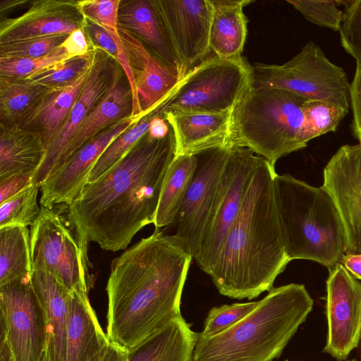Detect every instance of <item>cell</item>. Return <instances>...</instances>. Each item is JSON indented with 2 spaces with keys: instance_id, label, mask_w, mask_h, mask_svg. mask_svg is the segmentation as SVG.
<instances>
[{
  "instance_id": "obj_40",
  "label": "cell",
  "mask_w": 361,
  "mask_h": 361,
  "mask_svg": "<svg viewBox=\"0 0 361 361\" xmlns=\"http://www.w3.org/2000/svg\"><path fill=\"white\" fill-rule=\"evenodd\" d=\"M345 10L339 30L342 47L361 65V0L344 1Z\"/></svg>"
},
{
  "instance_id": "obj_15",
  "label": "cell",
  "mask_w": 361,
  "mask_h": 361,
  "mask_svg": "<svg viewBox=\"0 0 361 361\" xmlns=\"http://www.w3.org/2000/svg\"><path fill=\"white\" fill-rule=\"evenodd\" d=\"M323 178L345 231L346 253H361V144L341 146L325 166Z\"/></svg>"
},
{
  "instance_id": "obj_37",
  "label": "cell",
  "mask_w": 361,
  "mask_h": 361,
  "mask_svg": "<svg viewBox=\"0 0 361 361\" xmlns=\"http://www.w3.org/2000/svg\"><path fill=\"white\" fill-rule=\"evenodd\" d=\"M308 21L321 27L339 31L343 11L339 8L343 0H287Z\"/></svg>"
},
{
  "instance_id": "obj_47",
  "label": "cell",
  "mask_w": 361,
  "mask_h": 361,
  "mask_svg": "<svg viewBox=\"0 0 361 361\" xmlns=\"http://www.w3.org/2000/svg\"><path fill=\"white\" fill-rule=\"evenodd\" d=\"M0 361H14L13 356L7 340L0 343Z\"/></svg>"
},
{
  "instance_id": "obj_49",
  "label": "cell",
  "mask_w": 361,
  "mask_h": 361,
  "mask_svg": "<svg viewBox=\"0 0 361 361\" xmlns=\"http://www.w3.org/2000/svg\"><path fill=\"white\" fill-rule=\"evenodd\" d=\"M345 361H357V360H355V359H353V360H345Z\"/></svg>"
},
{
  "instance_id": "obj_11",
  "label": "cell",
  "mask_w": 361,
  "mask_h": 361,
  "mask_svg": "<svg viewBox=\"0 0 361 361\" xmlns=\"http://www.w3.org/2000/svg\"><path fill=\"white\" fill-rule=\"evenodd\" d=\"M257 159L258 155L246 147H231L202 242L194 258L208 275L239 214Z\"/></svg>"
},
{
  "instance_id": "obj_17",
  "label": "cell",
  "mask_w": 361,
  "mask_h": 361,
  "mask_svg": "<svg viewBox=\"0 0 361 361\" xmlns=\"http://www.w3.org/2000/svg\"><path fill=\"white\" fill-rule=\"evenodd\" d=\"M141 119L135 116L126 118L85 143L41 187L40 204L51 208L61 203L69 204L87 184L93 166L107 147Z\"/></svg>"
},
{
  "instance_id": "obj_24",
  "label": "cell",
  "mask_w": 361,
  "mask_h": 361,
  "mask_svg": "<svg viewBox=\"0 0 361 361\" xmlns=\"http://www.w3.org/2000/svg\"><path fill=\"white\" fill-rule=\"evenodd\" d=\"M88 292H70L67 318V361H89L110 342L92 308Z\"/></svg>"
},
{
  "instance_id": "obj_18",
  "label": "cell",
  "mask_w": 361,
  "mask_h": 361,
  "mask_svg": "<svg viewBox=\"0 0 361 361\" xmlns=\"http://www.w3.org/2000/svg\"><path fill=\"white\" fill-rule=\"evenodd\" d=\"M118 30L133 78L140 114L144 117L166 101L183 77L133 33L118 25Z\"/></svg>"
},
{
  "instance_id": "obj_12",
  "label": "cell",
  "mask_w": 361,
  "mask_h": 361,
  "mask_svg": "<svg viewBox=\"0 0 361 361\" xmlns=\"http://www.w3.org/2000/svg\"><path fill=\"white\" fill-rule=\"evenodd\" d=\"M231 147L211 148L195 154L196 169L174 223L173 234L192 259L199 252Z\"/></svg>"
},
{
  "instance_id": "obj_26",
  "label": "cell",
  "mask_w": 361,
  "mask_h": 361,
  "mask_svg": "<svg viewBox=\"0 0 361 361\" xmlns=\"http://www.w3.org/2000/svg\"><path fill=\"white\" fill-rule=\"evenodd\" d=\"M198 336L180 315L127 350V361H193Z\"/></svg>"
},
{
  "instance_id": "obj_44",
  "label": "cell",
  "mask_w": 361,
  "mask_h": 361,
  "mask_svg": "<svg viewBox=\"0 0 361 361\" xmlns=\"http://www.w3.org/2000/svg\"><path fill=\"white\" fill-rule=\"evenodd\" d=\"M89 361H127V350L110 341L99 354Z\"/></svg>"
},
{
  "instance_id": "obj_16",
  "label": "cell",
  "mask_w": 361,
  "mask_h": 361,
  "mask_svg": "<svg viewBox=\"0 0 361 361\" xmlns=\"http://www.w3.org/2000/svg\"><path fill=\"white\" fill-rule=\"evenodd\" d=\"M95 49L94 61L85 86L33 176V184L39 188L59 169L72 137L114 80L119 64L104 51Z\"/></svg>"
},
{
  "instance_id": "obj_29",
  "label": "cell",
  "mask_w": 361,
  "mask_h": 361,
  "mask_svg": "<svg viewBox=\"0 0 361 361\" xmlns=\"http://www.w3.org/2000/svg\"><path fill=\"white\" fill-rule=\"evenodd\" d=\"M197 166L195 155H176L161 185L154 225L156 229L174 224Z\"/></svg>"
},
{
  "instance_id": "obj_20",
  "label": "cell",
  "mask_w": 361,
  "mask_h": 361,
  "mask_svg": "<svg viewBox=\"0 0 361 361\" xmlns=\"http://www.w3.org/2000/svg\"><path fill=\"white\" fill-rule=\"evenodd\" d=\"M133 109L132 88L119 65L111 86L89 112L70 141L61 158L59 169L88 140L113 125L132 116Z\"/></svg>"
},
{
  "instance_id": "obj_31",
  "label": "cell",
  "mask_w": 361,
  "mask_h": 361,
  "mask_svg": "<svg viewBox=\"0 0 361 361\" xmlns=\"http://www.w3.org/2000/svg\"><path fill=\"white\" fill-rule=\"evenodd\" d=\"M32 272L30 231L27 227L0 228V286Z\"/></svg>"
},
{
  "instance_id": "obj_13",
  "label": "cell",
  "mask_w": 361,
  "mask_h": 361,
  "mask_svg": "<svg viewBox=\"0 0 361 361\" xmlns=\"http://www.w3.org/2000/svg\"><path fill=\"white\" fill-rule=\"evenodd\" d=\"M326 285L324 352L343 361L361 341V283L338 263L329 271Z\"/></svg>"
},
{
  "instance_id": "obj_36",
  "label": "cell",
  "mask_w": 361,
  "mask_h": 361,
  "mask_svg": "<svg viewBox=\"0 0 361 361\" xmlns=\"http://www.w3.org/2000/svg\"><path fill=\"white\" fill-rule=\"evenodd\" d=\"M157 113L154 111L119 135L104 150L93 166L88 182L96 180L121 159L149 130V123Z\"/></svg>"
},
{
  "instance_id": "obj_22",
  "label": "cell",
  "mask_w": 361,
  "mask_h": 361,
  "mask_svg": "<svg viewBox=\"0 0 361 361\" xmlns=\"http://www.w3.org/2000/svg\"><path fill=\"white\" fill-rule=\"evenodd\" d=\"M118 25L135 35L169 67L185 76L154 1H121Z\"/></svg>"
},
{
  "instance_id": "obj_8",
  "label": "cell",
  "mask_w": 361,
  "mask_h": 361,
  "mask_svg": "<svg viewBox=\"0 0 361 361\" xmlns=\"http://www.w3.org/2000/svg\"><path fill=\"white\" fill-rule=\"evenodd\" d=\"M253 87L285 90L308 100L324 101L349 112L350 86L345 71L329 60L313 41L282 65H252Z\"/></svg>"
},
{
  "instance_id": "obj_48",
  "label": "cell",
  "mask_w": 361,
  "mask_h": 361,
  "mask_svg": "<svg viewBox=\"0 0 361 361\" xmlns=\"http://www.w3.org/2000/svg\"><path fill=\"white\" fill-rule=\"evenodd\" d=\"M41 361H49L47 352L43 355Z\"/></svg>"
},
{
  "instance_id": "obj_6",
  "label": "cell",
  "mask_w": 361,
  "mask_h": 361,
  "mask_svg": "<svg viewBox=\"0 0 361 361\" xmlns=\"http://www.w3.org/2000/svg\"><path fill=\"white\" fill-rule=\"evenodd\" d=\"M307 99L271 87H253L235 106L227 145L246 147L271 166L305 148L302 105Z\"/></svg>"
},
{
  "instance_id": "obj_50",
  "label": "cell",
  "mask_w": 361,
  "mask_h": 361,
  "mask_svg": "<svg viewBox=\"0 0 361 361\" xmlns=\"http://www.w3.org/2000/svg\"><path fill=\"white\" fill-rule=\"evenodd\" d=\"M358 141L361 144V137L358 140Z\"/></svg>"
},
{
  "instance_id": "obj_14",
  "label": "cell",
  "mask_w": 361,
  "mask_h": 361,
  "mask_svg": "<svg viewBox=\"0 0 361 361\" xmlns=\"http://www.w3.org/2000/svg\"><path fill=\"white\" fill-rule=\"evenodd\" d=\"M183 75L211 51L212 0H155Z\"/></svg>"
},
{
  "instance_id": "obj_2",
  "label": "cell",
  "mask_w": 361,
  "mask_h": 361,
  "mask_svg": "<svg viewBox=\"0 0 361 361\" xmlns=\"http://www.w3.org/2000/svg\"><path fill=\"white\" fill-rule=\"evenodd\" d=\"M192 259L173 234L156 228L115 258L106 286L110 341L128 350L180 316Z\"/></svg>"
},
{
  "instance_id": "obj_3",
  "label": "cell",
  "mask_w": 361,
  "mask_h": 361,
  "mask_svg": "<svg viewBox=\"0 0 361 361\" xmlns=\"http://www.w3.org/2000/svg\"><path fill=\"white\" fill-rule=\"evenodd\" d=\"M276 174L275 166L258 156L239 214L209 274L221 295L256 298L273 288L290 262L274 200Z\"/></svg>"
},
{
  "instance_id": "obj_5",
  "label": "cell",
  "mask_w": 361,
  "mask_h": 361,
  "mask_svg": "<svg viewBox=\"0 0 361 361\" xmlns=\"http://www.w3.org/2000/svg\"><path fill=\"white\" fill-rule=\"evenodd\" d=\"M274 195L281 235L290 260L307 259L329 271L347 251L345 231L329 192L290 174H276Z\"/></svg>"
},
{
  "instance_id": "obj_4",
  "label": "cell",
  "mask_w": 361,
  "mask_h": 361,
  "mask_svg": "<svg viewBox=\"0 0 361 361\" xmlns=\"http://www.w3.org/2000/svg\"><path fill=\"white\" fill-rule=\"evenodd\" d=\"M312 307L313 300L303 284L273 287L235 325L211 337H198L193 361H273Z\"/></svg>"
},
{
  "instance_id": "obj_19",
  "label": "cell",
  "mask_w": 361,
  "mask_h": 361,
  "mask_svg": "<svg viewBox=\"0 0 361 361\" xmlns=\"http://www.w3.org/2000/svg\"><path fill=\"white\" fill-rule=\"evenodd\" d=\"M84 20L76 1H35L22 15L1 21L0 42L69 35L83 28Z\"/></svg>"
},
{
  "instance_id": "obj_43",
  "label": "cell",
  "mask_w": 361,
  "mask_h": 361,
  "mask_svg": "<svg viewBox=\"0 0 361 361\" xmlns=\"http://www.w3.org/2000/svg\"><path fill=\"white\" fill-rule=\"evenodd\" d=\"M32 184L33 176L26 174H13L0 179V204Z\"/></svg>"
},
{
  "instance_id": "obj_42",
  "label": "cell",
  "mask_w": 361,
  "mask_h": 361,
  "mask_svg": "<svg viewBox=\"0 0 361 361\" xmlns=\"http://www.w3.org/2000/svg\"><path fill=\"white\" fill-rule=\"evenodd\" d=\"M350 102L353 111L350 125L353 136L361 137V65L357 64L353 79L350 86Z\"/></svg>"
},
{
  "instance_id": "obj_1",
  "label": "cell",
  "mask_w": 361,
  "mask_h": 361,
  "mask_svg": "<svg viewBox=\"0 0 361 361\" xmlns=\"http://www.w3.org/2000/svg\"><path fill=\"white\" fill-rule=\"evenodd\" d=\"M175 156L171 126L161 139L147 132L68 204V223L85 256L91 242L106 251L126 250L139 231L154 224L163 180Z\"/></svg>"
},
{
  "instance_id": "obj_7",
  "label": "cell",
  "mask_w": 361,
  "mask_h": 361,
  "mask_svg": "<svg viewBox=\"0 0 361 361\" xmlns=\"http://www.w3.org/2000/svg\"><path fill=\"white\" fill-rule=\"evenodd\" d=\"M252 85V66L245 58L225 59L214 55L187 73L155 111L160 116L168 113L233 111Z\"/></svg>"
},
{
  "instance_id": "obj_25",
  "label": "cell",
  "mask_w": 361,
  "mask_h": 361,
  "mask_svg": "<svg viewBox=\"0 0 361 361\" xmlns=\"http://www.w3.org/2000/svg\"><path fill=\"white\" fill-rule=\"evenodd\" d=\"M30 282L47 317L49 361H67V318L70 292L52 275L33 270Z\"/></svg>"
},
{
  "instance_id": "obj_35",
  "label": "cell",
  "mask_w": 361,
  "mask_h": 361,
  "mask_svg": "<svg viewBox=\"0 0 361 361\" xmlns=\"http://www.w3.org/2000/svg\"><path fill=\"white\" fill-rule=\"evenodd\" d=\"M39 189L32 184L0 204V228L31 226L41 210L37 204Z\"/></svg>"
},
{
  "instance_id": "obj_9",
  "label": "cell",
  "mask_w": 361,
  "mask_h": 361,
  "mask_svg": "<svg viewBox=\"0 0 361 361\" xmlns=\"http://www.w3.org/2000/svg\"><path fill=\"white\" fill-rule=\"evenodd\" d=\"M30 231L32 271L49 273L69 292H88L93 280L90 263L64 218L42 206Z\"/></svg>"
},
{
  "instance_id": "obj_30",
  "label": "cell",
  "mask_w": 361,
  "mask_h": 361,
  "mask_svg": "<svg viewBox=\"0 0 361 361\" xmlns=\"http://www.w3.org/2000/svg\"><path fill=\"white\" fill-rule=\"evenodd\" d=\"M93 47L83 28L68 35L66 40L47 55L35 59L0 58V77L25 78L70 58L85 55Z\"/></svg>"
},
{
  "instance_id": "obj_38",
  "label": "cell",
  "mask_w": 361,
  "mask_h": 361,
  "mask_svg": "<svg viewBox=\"0 0 361 361\" xmlns=\"http://www.w3.org/2000/svg\"><path fill=\"white\" fill-rule=\"evenodd\" d=\"M257 303L258 301H253L212 307L207 314L204 329L198 337H211L228 329L252 312Z\"/></svg>"
},
{
  "instance_id": "obj_33",
  "label": "cell",
  "mask_w": 361,
  "mask_h": 361,
  "mask_svg": "<svg viewBox=\"0 0 361 361\" xmlns=\"http://www.w3.org/2000/svg\"><path fill=\"white\" fill-rule=\"evenodd\" d=\"M95 54L96 49L93 47L85 55L70 58L25 78L47 89L70 85L91 69Z\"/></svg>"
},
{
  "instance_id": "obj_23",
  "label": "cell",
  "mask_w": 361,
  "mask_h": 361,
  "mask_svg": "<svg viewBox=\"0 0 361 361\" xmlns=\"http://www.w3.org/2000/svg\"><path fill=\"white\" fill-rule=\"evenodd\" d=\"M90 70L70 85L49 89L17 124L37 135L46 152L78 99Z\"/></svg>"
},
{
  "instance_id": "obj_27",
  "label": "cell",
  "mask_w": 361,
  "mask_h": 361,
  "mask_svg": "<svg viewBox=\"0 0 361 361\" xmlns=\"http://www.w3.org/2000/svg\"><path fill=\"white\" fill-rule=\"evenodd\" d=\"M213 14L209 47L215 56L225 59L242 56L247 35L248 20L243 8L250 0H212Z\"/></svg>"
},
{
  "instance_id": "obj_45",
  "label": "cell",
  "mask_w": 361,
  "mask_h": 361,
  "mask_svg": "<svg viewBox=\"0 0 361 361\" xmlns=\"http://www.w3.org/2000/svg\"><path fill=\"white\" fill-rule=\"evenodd\" d=\"M170 125L167 121L157 113L149 123L148 133L154 138L161 139L168 135Z\"/></svg>"
},
{
  "instance_id": "obj_10",
  "label": "cell",
  "mask_w": 361,
  "mask_h": 361,
  "mask_svg": "<svg viewBox=\"0 0 361 361\" xmlns=\"http://www.w3.org/2000/svg\"><path fill=\"white\" fill-rule=\"evenodd\" d=\"M0 343L8 341L14 361H41L47 350V317L30 275L0 286Z\"/></svg>"
},
{
  "instance_id": "obj_21",
  "label": "cell",
  "mask_w": 361,
  "mask_h": 361,
  "mask_svg": "<svg viewBox=\"0 0 361 361\" xmlns=\"http://www.w3.org/2000/svg\"><path fill=\"white\" fill-rule=\"evenodd\" d=\"M232 111L163 115L161 117L167 121L173 132L176 156L195 155L208 149L227 145Z\"/></svg>"
},
{
  "instance_id": "obj_51",
  "label": "cell",
  "mask_w": 361,
  "mask_h": 361,
  "mask_svg": "<svg viewBox=\"0 0 361 361\" xmlns=\"http://www.w3.org/2000/svg\"><path fill=\"white\" fill-rule=\"evenodd\" d=\"M284 361H289V360H284Z\"/></svg>"
},
{
  "instance_id": "obj_41",
  "label": "cell",
  "mask_w": 361,
  "mask_h": 361,
  "mask_svg": "<svg viewBox=\"0 0 361 361\" xmlns=\"http://www.w3.org/2000/svg\"><path fill=\"white\" fill-rule=\"evenodd\" d=\"M121 2V0L76 1L83 18L100 25L113 37L119 35L118 16Z\"/></svg>"
},
{
  "instance_id": "obj_46",
  "label": "cell",
  "mask_w": 361,
  "mask_h": 361,
  "mask_svg": "<svg viewBox=\"0 0 361 361\" xmlns=\"http://www.w3.org/2000/svg\"><path fill=\"white\" fill-rule=\"evenodd\" d=\"M340 263L356 279L361 281V253H345Z\"/></svg>"
},
{
  "instance_id": "obj_34",
  "label": "cell",
  "mask_w": 361,
  "mask_h": 361,
  "mask_svg": "<svg viewBox=\"0 0 361 361\" xmlns=\"http://www.w3.org/2000/svg\"><path fill=\"white\" fill-rule=\"evenodd\" d=\"M305 118L303 137L306 144L312 139L336 130L349 113L332 103L305 100L302 105Z\"/></svg>"
},
{
  "instance_id": "obj_28",
  "label": "cell",
  "mask_w": 361,
  "mask_h": 361,
  "mask_svg": "<svg viewBox=\"0 0 361 361\" xmlns=\"http://www.w3.org/2000/svg\"><path fill=\"white\" fill-rule=\"evenodd\" d=\"M45 154L37 135L17 125H1L0 179L18 173L34 176Z\"/></svg>"
},
{
  "instance_id": "obj_39",
  "label": "cell",
  "mask_w": 361,
  "mask_h": 361,
  "mask_svg": "<svg viewBox=\"0 0 361 361\" xmlns=\"http://www.w3.org/2000/svg\"><path fill=\"white\" fill-rule=\"evenodd\" d=\"M68 35L61 34L20 41L0 42V58L35 59L61 45Z\"/></svg>"
},
{
  "instance_id": "obj_32",
  "label": "cell",
  "mask_w": 361,
  "mask_h": 361,
  "mask_svg": "<svg viewBox=\"0 0 361 361\" xmlns=\"http://www.w3.org/2000/svg\"><path fill=\"white\" fill-rule=\"evenodd\" d=\"M48 90L26 78L0 77L1 125H17Z\"/></svg>"
}]
</instances>
